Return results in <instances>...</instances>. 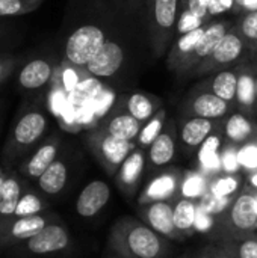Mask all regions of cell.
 <instances>
[{
    "label": "cell",
    "mask_w": 257,
    "mask_h": 258,
    "mask_svg": "<svg viewBox=\"0 0 257 258\" xmlns=\"http://www.w3.org/2000/svg\"><path fill=\"white\" fill-rule=\"evenodd\" d=\"M108 248L111 254L121 258H167L170 240L158 234L141 219L123 216L109 231Z\"/></svg>",
    "instance_id": "1"
},
{
    "label": "cell",
    "mask_w": 257,
    "mask_h": 258,
    "mask_svg": "<svg viewBox=\"0 0 257 258\" xmlns=\"http://www.w3.org/2000/svg\"><path fill=\"white\" fill-rule=\"evenodd\" d=\"M211 236L218 242H236L248 237H257V215L253 189L244 186L230 207L217 218L215 228Z\"/></svg>",
    "instance_id": "2"
},
{
    "label": "cell",
    "mask_w": 257,
    "mask_h": 258,
    "mask_svg": "<svg viewBox=\"0 0 257 258\" xmlns=\"http://www.w3.org/2000/svg\"><path fill=\"white\" fill-rule=\"evenodd\" d=\"M48 128V118L38 104H24L14 121L9 138L3 148V160H12L24 156L35 147Z\"/></svg>",
    "instance_id": "3"
},
{
    "label": "cell",
    "mask_w": 257,
    "mask_h": 258,
    "mask_svg": "<svg viewBox=\"0 0 257 258\" xmlns=\"http://www.w3.org/2000/svg\"><path fill=\"white\" fill-rule=\"evenodd\" d=\"M247 60H251V51L233 24V27L226 33V36L220 41V44L211 53V56L208 59H204L192 71V74L194 76H211V74L223 71V70L235 68Z\"/></svg>",
    "instance_id": "4"
},
{
    "label": "cell",
    "mask_w": 257,
    "mask_h": 258,
    "mask_svg": "<svg viewBox=\"0 0 257 258\" xmlns=\"http://www.w3.org/2000/svg\"><path fill=\"white\" fill-rule=\"evenodd\" d=\"M85 144L97 163L109 177H115L127 156L138 147L136 142L123 141L111 136L100 127L89 132L85 138Z\"/></svg>",
    "instance_id": "5"
},
{
    "label": "cell",
    "mask_w": 257,
    "mask_h": 258,
    "mask_svg": "<svg viewBox=\"0 0 257 258\" xmlns=\"http://www.w3.org/2000/svg\"><path fill=\"white\" fill-rule=\"evenodd\" d=\"M105 30L92 23H85L73 29L64 41V62L85 68L106 44Z\"/></svg>",
    "instance_id": "6"
},
{
    "label": "cell",
    "mask_w": 257,
    "mask_h": 258,
    "mask_svg": "<svg viewBox=\"0 0 257 258\" xmlns=\"http://www.w3.org/2000/svg\"><path fill=\"white\" fill-rule=\"evenodd\" d=\"M180 0H148V18L153 51L161 57L174 41Z\"/></svg>",
    "instance_id": "7"
},
{
    "label": "cell",
    "mask_w": 257,
    "mask_h": 258,
    "mask_svg": "<svg viewBox=\"0 0 257 258\" xmlns=\"http://www.w3.org/2000/svg\"><path fill=\"white\" fill-rule=\"evenodd\" d=\"M56 60L53 56L35 51L21 56L20 65L15 71V83L24 94H36L42 91L53 80L56 74Z\"/></svg>",
    "instance_id": "8"
},
{
    "label": "cell",
    "mask_w": 257,
    "mask_h": 258,
    "mask_svg": "<svg viewBox=\"0 0 257 258\" xmlns=\"http://www.w3.org/2000/svg\"><path fill=\"white\" fill-rule=\"evenodd\" d=\"M233 110H236L233 104L221 100L220 97H217L215 94H212L206 89L195 86L194 91L188 95V98L182 107V115L223 121Z\"/></svg>",
    "instance_id": "9"
},
{
    "label": "cell",
    "mask_w": 257,
    "mask_h": 258,
    "mask_svg": "<svg viewBox=\"0 0 257 258\" xmlns=\"http://www.w3.org/2000/svg\"><path fill=\"white\" fill-rule=\"evenodd\" d=\"M183 172L179 168H170L151 177L138 195V206L158 201H176L180 197Z\"/></svg>",
    "instance_id": "10"
},
{
    "label": "cell",
    "mask_w": 257,
    "mask_h": 258,
    "mask_svg": "<svg viewBox=\"0 0 257 258\" xmlns=\"http://www.w3.org/2000/svg\"><path fill=\"white\" fill-rule=\"evenodd\" d=\"M235 23H232L230 20H220L215 18L208 24V29L204 32V35L201 36L200 42L197 44L195 50L191 53V56L182 63V67L177 70L176 74L182 76V74H192V71L204 60L211 56V53L215 50V47L220 44V41L226 36V33L233 27Z\"/></svg>",
    "instance_id": "11"
},
{
    "label": "cell",
    "mask_w": 257,
    "mask_h": 258,
    "mask_svg": "<svg viewBox=\"0 0 257 258\" xmlns=\"http://www.w3.org/2000/svg\"><path fill=\"white\" fill-rule=\"evenodd\" d=\"M174 201H158L139 206V219L168 240H182L174 227Z\"/></svg>",
    "instance_id": "12"
},
{
    "label": "cell",
    "mask_w": 257,
    "mask_h": 258,
    "mask_svg": "<svg viewBox=\"0 0 257 258\" xmlns=\"http://www.w3.org/2000/svg\"><path fill=\"white\" fill-rule=\"evenodd\" d=\"M223 121L204 119L197 116H182L177 124V135L182 147L188 153H194L200 148V145L221 127Z\"/></svg>",
    "instance_id": "13"
},
{
    "label": "cell",
    "mask_w": 257,
    "mask_h": 258,
    "mask_svg": "<svg viewBox=\"0 0 257 258\" xmlns=\"http://www.w3.org/2000/svg\"><path fill=\"white\" fill-rule=\"evenodd\" d=\"M145 168H147V151L144 148L136 147L127 156V159L120 166L117 175L114 177L115 184L126 197L132 198L136 195Z\"/></svg>",
    "instance_id": "14"
},
{
    "label": "cell",
    "mask_w": 257,
    "mask_h": 258,
    "mask_svg": "<svg viewBox=\"0 0 257 258\" xmlns=\"http://www.w3.org/2000/svg\"><path fill=\"white\" fill-rule=\"evenodd\" d=\"M71 237L68 230L56 222L47 224L38 234L26 240V249L36 255H45L64 251L70 246Z\"/></svg>",
    "instance_id": "15"
},
{
    "label": "cell",
    "mask_w": 257,
    "mask_h": 258,
    "mask_svg": "<svg viewBox=\"0 0 257 258\" xmlns=\"http://www.w3.org/2000/svg\"><path fill=\"white\" fill-rule=\"evenodd\" d=\"M61 144H62L61 136L52 135L20 165L18 171L27 178L38 180L45 172V169L58 159Z\"/></svg>",
    "instance_id": "16"
},
{
    "label": "cell",
    "mask_w": 257,
    "mask_h": 258,
    "mask_svg": "<svg viewBox=\"0 0 257 258\" xmlns=\"http://www.w3.org/2000/svg\"><path fill=\"white\" fill-rule=\"evenodd\" d=\"M177 122L174 119H167L162 133L147 148V160L151 168H164L174 160L177 151Z\"/></svg>",
    "instance_id": "17"
},
{
    "label": "cell",
    "mask_w": 257,
    "mask_h": 258,
    "mask_svg": "<svg viewBox=\"0 0 257 258\" xmlns=\"http://www.w3.org/2000/svg\"><path fill=\"white\" fill-rule=\"evenodd\" d=\"M124 62V50L123 47L112 39H108L101 50L95 54L92 60L85 65V71L95 79L112 77L118 73Z\"/></svg>",
    "instance_id": "18"
},
{
    "label": "cell",
    "mask_w": 257,
    "mask_h": 258,
    "mask_svg": "<svg viewBox=\"0 0 257 258\" xmlns=\"http://www.w3.org/2000/svg\"><path fill=\"white\" fill-rule=\"evenodd\" d=\"M236 68H238V86H236L235 109L256 118V65L251 60H247L238 65Z\"/></svg>",
    "instance_id": "19"
},
{
    "label": "cell",
    "mask_w": 257,
    "mask_h": 258,
    "mask_svg": "<svg viewBox=\"0 0 257 258\" xmlns=\"http://www.w3.org/2000/svg\"><path fill=\"white\" fill-rule=\"evenodd\" d=\"M48 222L47 216L33 215L26 218H12L0 224V243H14L20 240H29L38 234Z\"/></svg>",
    "instance_id": "20"
},
{
    "label": "cell",
    "mask_w": 257,
    "mask_h": 258,
    "mask_svg": "<svg viewBox=\"0 0 257 258\" xmlns=\"http://www.w3.org/2000/svg\"><path fill=\"white\" fill-rule=\"evenodd\" d=\"M224 135L223 124L218 130H215L197 150V169H200L208 177H217L223 174L221 166V151L224 148Z\"/></svg>",
    "instance_id": "21"
},
{
    "label": "cell",
    "mask_w": 257,
    "mask_h": 258,
    "mask_svg": "<svg viewBox=\"0 0 257 258\" xmlns=\"http://www.w3.org/2000/svg\"><path fill=\"white\" fill-rule=\"evenodd\" d=\"M111 200V187L101 180L89 181L76 200V212L82 218L98 215Z\"/></svg>",
    "instance_id": "22"
},
{
    "label": "cell",
    "mask_w": 257,
    "mask_h": 258,
    "mask_svg": "<svg viewBox=\"0 0 257 258\" xmlns=\"http://www.w3.org/2000/svg\"><path fill=\"white\" fill-rule=\"evenodd\" d=\"M223 135L226 144L242 147L257 138V119L239 110H233L223 119Z\"/></svg>",
    "instance_id": "23"
},
{
    "label": "cell",
    "mask_w": 257,
    "mask_h": 258,
    "mask_svg": "<svg viewBox=\"0 0 257 258\" xmlns=\"http://www.w3.org/2000/svg\"><path fill=\"white\" fill-rule=\"evenodd\" d=\"M197 86L215 94L221 100L235 106L236 86H238V68L235 67L230 70H223V71L214 73V74L208 76V79L201 80Z\"/></svg>",
    "instance_id": "24"
},
{
    "label": "cell",
    "mask_w": 257,
    "mask_h": 258,
    "mask_svg": "<svg viewBox=\"0 0 257 258\" xmlns=\"http://www.w3.org/2000/svg\"><path fill=\"white\" fill-rule=\"evenodd\" d=\"M162 109V101L145 92H132L123 100V110L139 122L145 124L150 118H153Z\"/></svg>",
    "instance_id": "25"
},
{
    "label": "cell",
    "mask_w": 257,
    "mask_h": 258,
    "mask_svg": "<svg viewBox=\"0 0 257 258\" xmlns=\"http://www.w3.org/2000/svg\"><path fill=\"white\" fill-rule=\"evenodd\" d=\"M98 127L117 139L136 142V138L142 128V122L126 112H114L112 115L106 116Z\"/></svg>",
    "instance_id": "26"
},
{
    "label": "cell",
    "mask_w": 257,
    "mask_h": 258,
    "mask_svg": "<svg viewBox=\"0 0 257 258\" xmlns=\"http://www.w3.org/2000/svg\"><path fill=\"white\" fill-rule=\"evenodd\" d=\"M208 24H204V26L198 27L197 30L189 32L186 35H182V36L174 39V42H173V45H171V48L168 51V57H167V67H168L170 71L177 73V70L182 67V63L191 56V53L195 50L197 44L200 42L201 36L204 35V32L208 29Z\"/></svg>",
    "instance_id": "27"
},
{
    "label": "cell",
    "mask_w": 257,
    "mask_h": 258,
    "mask_svg": "<svg viewBox=\"0 0 257 258\" xmlns=\"http://www.w3.org/2000/svg\"><path fill=\"white\" fill-rule=\"evenodd\" d=\"M174 227L182 237V240L192 237L197 222V213H198V203L189 198L179 197L174 203Z\"/></svg>",
    "instance_id": "28"
},
{
    "label": "cell",
    "mask_w": 257,
    "mask_h": 258,
    "mask_svg": "<svg viewBox=\"0 0 257 258\" xmlns=\"http://www.w3.org/2000/svg\"><path fill=\"white\" fill-rule=\"evenodd\" d=\"M23 194V184L18 175L12 171L6 172L0 197V224L9 221L15 215V210L20 204Z\"/></svg>",
    "instance_id": "29"
},
{
    "label": "cell",
    "mask_w": 257,
    "mask_h": 258,
    "mask_svg": "<svg viewBox=\"0 0 257 258\" xmlns=\"http://www.w3.org/2000/svg\"><path fill=\"white\" fill-rule=\"evenodd\" d=\"M68 180V166L64 159H56L47 169L45 172L36 180L38 187L42 194L48 197H55L64 190L67 186Z\"/></svg>",
    "instance_id": "30"
},
{
    "label": "cell",
    "mask_w": 257,
    "mask_h": 258,
    "mask_svg": "<svg viewBox=\"0 0 257 258\" xmlns=\"http://www.w3.org/2000/svg\"><path fill=\"white\" fill-rule=\"evenodd\" d=\"M211 177L203 174L200 169H188L183 172V180L180 184V197L200 201L209 192Z\"/></svg>",
    "instance_id": "31"
},
{
    "label": "cell",
    "mask_w": 257,
    "mask_h": 258,
    "mask_svg": "<svg viewBox=\"0 0 257 258\" xmlns=\"http://www.w3.org/2000/svg\"><path fill=\"white\" fill-rule=\"evenodd\" d=\"M245 186L244 174H220L212 177L209 192L214 197H236Z\"/></svg>",
    "instance_id": "32"
},
{
    "label": "cell",
    "mask_w": 257,
    "mask_h": 258,
    "mask_svg": "<svg viewBox=\"0 0 257 258\" xmlns=\"http://www.w3.org/2000/svg\"><path fill=\"white\" fill-rule=\"evenodd\" d=\"M167 124V110L162 107L153 118H150L145 124H142V128L136 138V145L139 148H148L155 139L162 133L164 127Z\"/></svg>",
    "instance_id": "33"
},
{
    "label": "cell",
    "mask_w": 257,
    "mask_h": 258,
    "mask_svg": "<svg viewBox=\"0 0 257 258\" xmlns=\"http://www.w3.org/2000/svg\"><path fill=\"white\" fill-rule=\"evenodd\" d=\"M42 3L44 0H0V20L30 14Z\"/></svg>",
    "instance_id": "34"
},
{
    "label": "cell",
    "mask_w": 257,
    "mask_h": 258,
    "mask_svg": "<svg viewBox=\"0 0 257 258\" xmlns=\"http://www.w3.org/2000/svg\"><path fill=\"white\" fill-rule=\"evenodd\" d=\"M235 27L238 29L239 35L247 42L253 56L257 48V11L239 15L238 21L235 23Z\"/></svg>",
    "instance_id": "35"
},
{
    "label": "cell",
    "mask_w": 257,
    "mask_h": 258,
    "mask_svg": "<svg viewBox=\"0 0 257 258\" xmlns=\"http://www.w3.org/2000/svg\"><path fill=\"white\" fill-rule=\"evenodd\" d=\"M44 210H45V203L42 201L41 197H38L33 192H24L15 210V215L12 218H26V216L41 215V212Z\"/></svg>",
    "instance_id": "36"
},
{
    "label": "cell",
    "mask_w": 257,
    "mask_h": 258,
    "mask_svg": "<svg viewBox=\"0 0 257 258\" xmlns=\"http://www.w3.org/2000/svg\"><path fill=\"white\" fill-rule=\"evenodd\" d=\"M235 198L236 197H214V195L208 194L200 201H197L198 210H201L206 215L218 218L220 215H223L230 207V204L233 203Z\"/></svg>",
    "instance_id": "37"
},
{
    "label": "cell",
    "mask_w": 257,
    "mask_h": 258,
    "mask_svg": "<svg viewBox=\"0 0 257 258\" xmlns=\"http://www.w3.org/2000/svg\"><path fill=\"white\" fill-rule=\"evenodd\" d=\"M209 21H206L204 18L192 14L191 11L188 9H182L180 8V12H179V18H177V24H176V35H174V39L182 36V35H186L189 32H194L197 30L198 27L208 24Z\"/></svg>",
    "instance_id": "38"
},
{
    "label": "cell",
    "mask_w": 257,
    "mask_h": 258,
    "mask_svg": "<svg viewBox=\"0 0 257 258\" xmlns=\"http://www.w3.org/2000/svg\"><path fill=\"white\" fill-rule=\"evenodd\" d=\"M223 243L235 258H257V237H248L236 242H218Z\"/></svg>",
    "instance_id": "39"
},
{
    "label": "cell",
    "mask_w": 257,
    "mask_h": 258,
    "mask_svg": "<svg viewBox=\"0 0 257 258\" xmlns=\"http://www.w3.org/2000/svg\"><path fill=\"white\" fill-rule=\"evenodd\" d=\"M238 160L244 174L257 171V138L247 142L245 145L239 147Z\"/></svg>",
    "instance_id": "40"
},
{
    "label": "cell",
    "mask_w": 257,
    "mask_h": 258,
    "mask_svg": "<svg viewBox=\"0 0 257 258\" xmlns=\"http://www.w3.org/2000/svg\"><path fill=\"white\" fill-rule=\"evenodd\" d=\"M238 150L239 147L224 144V148L221 151V166L223 174H244L242 168L238 160Z\"/></svg>",
    "instance_id": "41"
},
{
    "label": "cell",
    "mask_w": 257,
    "mask_h": 258,
    "mask_svg": "<svg viewBox=\"0 0 257 258\" xmlns=\"http://www.w3.org/2000/svg\"><path fill=\"white\" fill-rule=\"evenodd\" d=\"M21 56L12 54L9 51H0V86L15 74L20 65Z\"/></svg>",
    "instance_id": "42"
},
{
    "label": "cell",
    "mask_w": 257,
    "mask_h": 258,
    "mask_svg": "<svg viewBox=\"0 0 257 258\" xmlns=\"http://www.w3.org/2000/svg\"><path fill=\"white\" fill-rule=\"evenodd\" d=\"M209 5H211V0H180L182 9H188L192 14L204 18L206 21H212L209 18Z\"/></svg>",
    "instance_id": "43"
},
{
    "label": "cell",
    "mask_w": 257,
    "mask_h": 258,
    "mask_svg": "<svg viewBox=\"0 0 257 258\" xmlns=\"http://www.w3.org/2000/svg\"><path fill=\"white\" fill-rule=\"evenodd\" d=\"M235 0H211L209 5V18L215 20L224 12H233Z\"/></svg>",
    "instance_id": "44"
},
{
    "label": "cell",
    "mask_w": 257,
    "mask_h": 258,
    "mask_svg": "<svg viewBox=\"0 0 257 258\" xmlns=\"http://www.w3.org/2000/svg\"><path fill=\"white\" fill-rule=\"evenodd\" d=\"M12 36H14L12 27L8 24L6 20H0V51H6V47L9 45Z\"/></svg>",
    "instance_id": "45"
},
{
    "label": "cell",
    "mask_w": 257,
    "mask_h": 258,
    "mask_svg": "<svg viewBox=\"0 0 257 258\" xmlns=\"http://www.w3.org/2000/svg\"><path fill=\"white\" fill-rule=\"evenodd\" d=\"M253 11H257V0H235L233 14L244 15Z\"/></svg>",
    "instance_id": "46"
},
{
    "label": "cell",
    "mask_w": 257,
    "mask_h": 258,
    "mask_svg": "<svg viewBox=\"0 0 257 258\" xmlns=\"http://www.w3.org/2000/svg\"><path fill=\"white\" fill-rule=\"evenodd\" d=\"M215 258H235L232 252L223 245V243H215Z\"/></svg>",
    "instance_id": "47"
},
{
    "label": "cell",
    "mask_w": 257,
    "mask_h": 258,
    "mask_svg": "<svg viewBox=\"0 0 257 258\" xmlns=\"http://www.w3.org/2000/svg\"><path fill=\"white\" fill-rule=\"evenodd\" d=\"M244 175H245V186H248L253 190H257V171L244 174Z\"/></svg>",
    "instance_id": "48"
},
{
    "label": "cell",
    "mask_w": 257,
    "mask_h": 258,
    "mask_svg": "<svg viewBox=\"0 0 257 258\" xmlns=\"http://www.w3.org/2000/svg\"><path fill=\"white\" fill-rule=\"evenodd\" d=\"M197 258H215V243L206 246V248L197 255Z\"/></svg>",
    "instance_id": "49"
},
{
    "label": "cell",
    "mask_w": 257,
    "mask_h": 258,
    "mask_svg": "<svg viewBox=\"0 0 257 258\" xmlns=\"http://www.w3.org/2000/svg\"><path fill=\"white\" fill-rule=\"evenodd\" d=\"M5 174L6 172H3L0 168V197H2V189H3V183H5Z\"/></svg>",
    "instance_id": "50"
},
{
    "label": "cell",
    "mask_w": 257,
    "mask_h": 258,
    "mask_svg": "<svg viewBox=\"0 0 257 258\" xmlns=\"http://www.w3.org/2000/svg\"><path fill=\"white\" fill-rule=\"evenodd\" d=\"M251 62H253V63L257 67V48H256V51H254V54L251 56Z\"/></svg>",
    "instance_id": "51"
},
{
    "label": "cell",
    "mask_w": 257,
    "mask_h": 258,
    "mask_svg": "<svg viewBox=\"0 0 257 258\" xmlns=\"http://www.w3.org/2000/svg\"><path fill=\"white\" fill-rule=\"evenodd\" d=\"M254 192V209H256V215H257V190H253Z\"/></svg>",
    "instance_id": "52"
},
{
    "label": "cell",
    "mask_w": 257,
    "mask_h": 258,
    "mask_svg": "<svg viewBox=\"0 0 257 258\" xmlns=\"http://www.w3.org/2000/svg\"><path fill=\"white\" fill-rule=\"evenodd\" d=\"M256 118H257V71H256Z\"/></svg>",
    "instance_id": "53"
},
{
    "label": "cell",
    "mask_w": 257,
    "mask_h": 258,
    "mask_svg": "<svg viewBox=\"0 0 257 258\" xmlns=\"http://www.w3.org/2000/svg\"><path fill=\"white\" fill-rule=\"evenodd\" d=\"M106 258H121V257H118V255H115V254H109Z\"/></svg>",
    "instance_id": "54"
}]
</instances>
